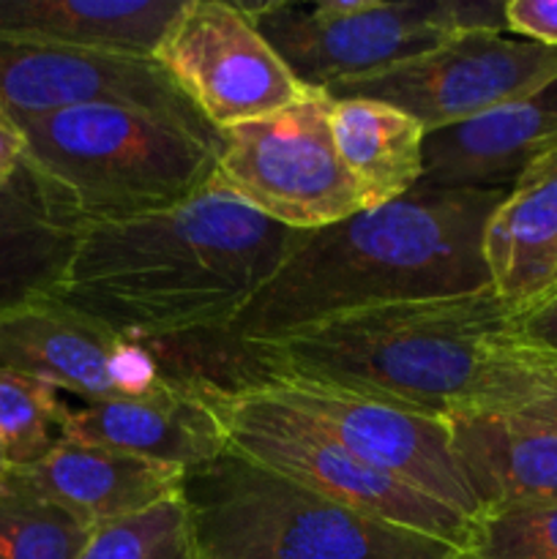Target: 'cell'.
<instances>
[{"label": "cell", "mask_w": 557, "mask_h": 559, "mask_svg": "<svg viewBox=\"0 0 557 559\" xmlns=\"http://www.w3.org/2000/svg\"><path fill=\"white\" fill-rule=\"evenodd\" d=\"M178 358L191 377L222 388L300 377L451 415L506 409L530 349L513 333V309L489 287L349 311L262 342L183 338Z\"/></svg>", "instance_id": "1"}, {"label": "cell", "mask_w": 557, "mask_h": 559, "mask_svg": "<svg viewBox=\"0 0 557 559\" xmlns=\"http://www.w3.org/2000/svg\"><path fill=\"white\" fill-rule=\"evenodd\" d=\"M306 238L205 189L173 211L82 229L52 298L140 344L224 336Z\"/></svg>", "instance_id": "2"}, {"label": "cell", "mask_w": 557, "mask_h": 559, "mask_svg": "<svg viewBox=\"0 0 557 559\" xmlns=\"http://www.w3.org/2000/svg\"><path fill=\"white\" fill-rule=\"evenodd\" d=\"M506 194L418 183L391 205L309 233L218 338L262 342L349 311L489 289L484 233Z\"/></svg>", "instance_id": "3"}, {"label": "cell", "mask_w": 557, "mask_h": 559, "mask_svg": "<svg viewBox=\"0 0 557 559\" xmlns=\"http://www.w3.org/2000/svg\"><path fill=\"white\" fill-rule=\"evenodd\" d=\"M20 173L74 229L134 222L194 200L211 183L222 134L142 109L96 104L14 120Z\"/></svg>", "instance_id": "4"}, {"label": "cell", "mask_w": 557, "mask_h": 559, "mask_svg": "<svg viewBox=\"0 0 557 559\" xmlns=\"http://www.w3.org/2000/svg\"><path fill=\"white\" fill-rule=\"evenodd\" d=\"M202 559H464L446 540L396 527L224 453L186 473Z\"/></svg>", "instance_id": "5"}, {"label": "cell", "mask_w": 557, "mask_h": 559, "mask_svg": "<svg viewBox=\"0 0 557 559\" xmlns=\"http://www.w3.org/2000/svg\"><path fill=\"white\" fill-rule=\"evenodd\" d=\"M244 9L311 91L371 76L464 33L508 31L497 0H271Z\"/></svg>", "instance_id": "6"}, {"label": "cell", "mask_w": 557, "mask_h": 559, "mask_svg": "<svg viewBox=\"0 0 557 559\" xmlns=\"http://www.w3.org/2000/svg\"><path fill=\"white\" fill-rule=\"evenodd\" d=\"M205 388L227 431L229 453L339 506L467 549L473 535L470 519L377 473L353 456L325 426L257 388L233 391L213 382H205Z\"/></svg>", "instance_id": "7"}, {"label": "cell", "mask_w": 557, "mask_h": 559, "mask_svg": "<svg viewBox=\"0 0 557 559\" xmlns=\"http://www.w3.org/2000/svg\"><path fill=\"white\" fill-rule=\"evenodd\" d=\"M208 189L295 233H317L364 211L336 153L325 91L222 131Z\"/></svg>", "instance_id": "8"}, {"label": "cell", "mask_w": 557, "mask_h": 559, "mask_svg": "<svg viewBox=\"0 0 557 559\" xmlns=\"http://www.w3.org/2000/svg\"><path fill=\"white\" fill-rule=\"evenodd\" d=\"M153 60L218 134L282 112L311 93L244 3L183 0Z\"/></svg>", "instance_id": "9"}, {"label": "cell", "mask_w": 557, "mask_h": 559, "mask_svg": "<svg viewBox=\"0 0 557 559\" xmlns=\"http://www.w3.org/2000/svg\"><path fill=\"white\" fill-rule=\"evenodd\" d=\"M244 388H257L325 426L377 473L442 502L470 522L478 519V502L457 462L446 415L300 377H260Z\"/></svg>", "instance_id": "10"}, {"label": "cell", "mask_w": 557, "mask_h": 559, "mask_svg": "<svg viewBox=\"0 0 557 559\" xmlns=\"http://www.w3.org/2000/svg\"><path fill=\"white\" fill-rule=\"evenodd\" d=\"M557 80V49L508 33H464L431 52L328 87L333 98H377L413 115L426 134L519 102Z\"/></svg>", "instance_id": "11"}, {"label": "cell", "mask_w": 557, "mask_h": 559, "mask_svg": "<svg viewBox=\"0 0 557 559\" xmlns=\"http://www.w3.org/2000/svg\"><path fill=\"white\" fill-rule=\"evenodd\" d=\"M96 104L142 109L218 134L153 58L0 38V107L11 118Z\"/></svg>", "instance_id": "12"}, {"label": "cell", "mask_w": 557, "mask_h": 559, "mask_svg": "<svg viewBox=\"0 0 557 559\" xmlns=\"http://www.w3.org/2000/svg\"><path fill=\"white\" fill-rule=\"evenodd\" d=\"M0 366L82 402L137 396L169 377L151 344L131 342L58 298L0 317Z\"/></svg>", "instance_id": "13"}, {"label": "cell", "mask_w": 557, "mask_h": 559, "mask_svg": "<svg viewBox=\"0 0 557 559\" xmlns=\"http://www.w3.org/2000/svg\"><path fill=\"white\" fill-rule=\"evenodd\" d=\"M63 437L173 464L186 473L208 467L229 451L205 380L173 374L137 396L69 404Z\"/></svg>", "instance_id": "14"}, {"label": "cell", "mask_w": 557, "mask_h": 559, "mask_svg": "<svg viewBox=\"0 0 557 559\" xmlns=\"http://www.w3.org/2000/svg\"><path fill=\"white\" fill-rule=\"evenodd\" d=\"M0 475L93 527L140 516L183 495L186 486V469L71 437L36 464L3 467Z\"/></svg>", "instance_id": "15"}, {"label": "cell", "mask_w": 557, "mask_h": 559, "mask_svg": "<svg viewBox=\"0 0 557 559\" xmlns=\"http://www.w3.org/2000/svg\"><path fill=\"white\" fill-rule=\"evenodd\" d=\"M478 519L517 508L557 506V429L508 409L446 415Z\"/></svg>", "instance_id": "16"}, {"label": "cell", "mask_w": 557, "mask_h": 559, "mask_svg": "<svg viewBox=\"0 0 557 559\" xmlns=\"http://www.w3.org/2000/svg\"><path fill=\"white\" fill-rule=\"evenodd\" d=\"M557 147V80L424 140V180L440 189H511L513 180Z\"/></svg>", "instance_id": "17"}, {"label": "cell", "mask_w": 557, "mask_h": 559, "mask_svg": "<svg viewBox=\"0 0 557 559\" xmlns=\"http://www.w3.org/2000/svg\"><path fill=\"white\" fill-rule=\"evenodd\" d=\"M484 260L491 289L513 311L557 284V147L535 158L495 207Z\"/></svg>", "instance_id": "18"}, {"label": "cell", "mask_w": 557, "mask_h": 559, "mask_svg": "<svg viewBox=\"0 0 557 559\" xmlns=\"http://www.w3.org/2000/svg\"><path fill=\"white\" fill-rule=\"evenodd\" d=\"M183 0H0L3 41L153 58Z\"/></svg>", "instance_id": "19"}, {"label": "cell", "mask_w": 557, "mask_h": 559, "mask_svg": "<svg viewBox=\"0 0 557 559\" xmlns=\"http://www.w3.org/2000/svg\"><path fill=\"white\" fill-rule=\"evenodd\" d=\"M331 131L364 211L391 205L424 180L426 129L404 109L331 96Z\"/></svg>", "instance_id": "20"}, {"label": "cell", "mask_w": 557, "mask_h": 559, "mask_svg": "<svg viewBox=\"0 0 557 559\" xmlns=\"http://www.w3.org/2000/svg\"><path fill=\"white\" fill-rule=\"evenodd\" d=\"M80 243V229L55 218L25 175L0 186V317L52 298Z\"/></svg>", "instance_id": "21"}, {"label": "cell", "mask_w": 557, "mask_h": 559, "mask_svg": "<svg viewBox=\"0 0 557 559\" xmlns=\"http://www.w3.org/2000/svg\"><path fill=\"white\" fill-rule=\"evenodd\" d=\"M96 527L0 475V559H80Z\"/></svg>", "instance_id": "22"}, {"label": "cell", "mask_w": 557, "mask_h": 559, "mask_svg": "<svg viewBox=\"0 0 557 559\" xmlns=\"http://www.w3.org/2000/svg\"><path fill=\"white\" fill-rule=\"evenodd\" d=\"M69 404L58 388L0 366V462L27 467L63 440Z\"/></svg>", "instance_id": "23"}, {"label": "cell", "mask_w": 557, "mask_h": 559, "mask_svg": "<svg viewBox=\"0 0 557 559\" xmlns=\"http://www.w3.org/2000/svg\"><path fill=\"white\" fill-rule=\"evenodd\" d=\"M80 559H202L194 519L183 495L96 527Z\"/></svg>", "instance_id": "24"}, {"label": "cell", "mask_w": 557, "mask_h": 559, "mask_svg": "<svg viewBox=\"0 0 557 559\" xmlns=\"http://www.w3.org/2000/svg\"><path fill=\"white\" fill-rule=\"evenodd\" d=\"M464 559H557V506L475 519Z\"/></svg>", "instance_id": "25"}, {"label": "cell", "mask_w": 557, "mask_h": 559, "mask_svg": "<svg viewBox=\"0 0 557 559\" xmlns=\"http://www.w3.org/2000/svg\"><path fill=\"white\" fill-rule=\"evenodd\" d=\"M508 413L528 415L557 429V364L530 349V364L508 402Z\"/></svg>", "instance_id": "26"}, {"label": "cell", "mask_w": 557, "mask_h": 559, "mask_svg": "<svg viewBox=\"0 0 557 559\" xmlns=\"http://www.w3.org/2000/svg\"><path fill=\"white\" fill-rule=\"evenodd\" d=\"M513 333L533 353L557 358V284L528 309L513 311Z\"/></svg>", "instance_id": "27"}, {"label": "cell", "mask_w": 557, "mask_h": 559, "mask_svg": "<svg viewBox=\"0 0 557 559\" xmlns=\"http://www.w3.org/2000/svg\"><path fill=\"white\" fill-rule=\"evenodd\" d=\"M506 27L517 38L557 49V0H506Z\"/></svg>", "instance_id": "28"}, {"label": "cell", "mask_w": 557, "mask_h": 559, "mask_svg": "<svg viewBox=\"0 0 557 559\" xmlns=\"http://www.w3.org/2000/svg\"><path fill=\"white\" fill-rule=\"evenodd\" d=\"M22 162V134L9 112L0 107V186L9 183Z\"/></svg>", "instance_id": "29"}, {"label": "cell", "mask_w": 557, "mask_h": 559, "mask_svg": "<svg viewBox=\"0 0 557 559\" xmlns=\"http://www.w3.org/2000/svg\"><path fill=\"white\" fill-rule=\"evenodd\" d=\"M0 473H3V462H0Z\"/></svg>", "instance_id": "30"}, {"label": "cell", "mask_w": 557, "mask_h": 559, "mask_svg": "<svg viewBox=\"0 0 557 559\" xmlns=\"http://www.w3.org/2000/svg\"><path fill=\"white\" fill-rule=\"evenodd\" d=\"M546 358H549V355H546ZM549 360H555V364H557V358H549Z\"/></svg>", "instance_id": "31"}]
</instances>
